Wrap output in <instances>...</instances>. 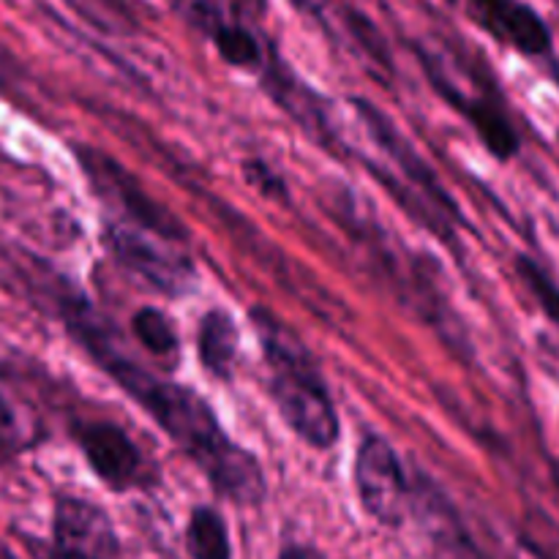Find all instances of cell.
<instances>
[{"label": "cell", "mask_w": 559, "mask_h": 559, "mask_svg": "<svg viewBox=\"0 0 559 559\" xmlns=\"http://www.w3.org/2000/svg\"><path fill=\"white\" fill-rule=\"evenodd\" d=\"M131 336L156 358H175L180 353V336L175 322L156 306H142L131 314Z\"/></svg>", "instance_id": "2e32d148"}, {"label": "cell", "mask_w": 559, "mask_h": 559, "mask_svg": "<svg viewBox=\"0 0 559 559\" xmlns=\"http://www.w3.org/2000/svg\"><path fill=\"white\" fill-rule=\"evenodd\" d=\"M0 559H14V557H11L5 549H0Z\"/></svg>", "instance_id": "7402d4cb"}, {"label": "cell", "mask_w": 559, "mask_h": 559, "mask_svg": "<svg viewBox=\"0 0 559 559\" xmlns=\"http://www.w3.org/2000/svg\"><path fill=\"white\" fill-rule=\"evenodd\" d=\"M267 3L271 0H227V11L243 25H254L267 14Z\"/></svg>", "instance_id": "ffe728a7"}, {"label": "cell", "mask_w": 559, "mask_h": 559, "mask_svg": "<svg viewBox=\"0 0 559 559\" xmlns=\"http://www.w3.org/2000/svg\"><path fill=\"white\" fill-rule=\"evenodd\" d=\"M87 25L112 36H129L140 31V16H136L131 0H66Z\"/></svg>", "instance_id": "e0dca14e"}, {"label": "cell", "mask_w": 559, "mask_h": 559, "mask_svg": "<svg viewBox=\"0 0 559 559\" xmlns=\"http://www.w3.org/2000/svg\"><path fill=\"white\" fill-rule=\"evenodd\" d=\"M205 36L211 38L218 58L227 66H235L240 71H262V66H265L267 52L260 36L251 31V25H243L235 16L224 14V9L205 27Z\"/></svg>", "instance_id": "4fadbf2b"}, {"label": "cell", "mask_w": 559, "mask_h": 559, "mask_svg": "<svg viewBox=\"0 0 559 559\" xmlns=\"http://www.w3.org/2000/svg\"><path fill=\"white\" fill-rule=\"evenodd\" d=\"M464 9L469 20L495 41L527 58H544L551 52L549 25L524 0H464Z\"/></svg>", "instance_id": "9c48e42d"}, {"label": "cell", "mask_w": 559, "mask_h": 559, "mask_svg": "<svg viewBox=\"0 0 559 559\" xmlns=\"http://www.w3.org/2000/svg\"><path fill=\"white\" fill-rule=\"evenodd\" d=\"M249 320L260 338L278 415L300 442L314 451H331L342 437V424L317 358L304 338L265 306L249 309Z\"/></svg>", "instance_id": "7a4b0ae2"}, {"label": "cell", "mask_w": 559, "mask_h": 559, "mask_svg": "<svg viewBox=\"0 0 559 559\" xmlns=\"http://www.w3.org/2000/svg\"><path fill=\"white\" fill-rule=\"evenodd\" d=\"M353 480L364 511L382 527H402L409 516L413 484L402 467V459L385 437L366 431L360 437L353 464Z\"/></svg>", "instance_id": "5b68a950"}, {"label": "cell", "mask_w": 559, "mask_h": 559, "mask_svg": "<svg viewBox=\"0 0 559 559\" xmlns=\"http://www.w3.org/2000/svg\"><path fill=\"white\" fill-rule=\"evenodd\" d=\"M420 63L426 66L429 80L435 82L437 91L451 102V107H456L459 112L469 120V126H473V131L478 134V140L484 142L486 151H489L495 158H500V162H511V158L519 153V134L516 129H513L508 112L502 109L500 98H497L491 91L469 96V93H464L462 87L453 85V82L448 80V76L442 74L429 58H424Z\"/></svg>", "instance_id": "30bf717a"}, {"label": "cell", "mask_w": 559, "mask_h": 559, "mask_svg": "<svg viewBox=\"0 0 559 559\" xmlns=\"http://www.w3.org/2000/svg\"><path fill=\"white\" fill-rule=\"evenodd\" d=\"M238 325L229 311L211 309L202 314L197 328V355L205 371L216 380L227 382L233 377L235 360H238Z\"/></svg>", "instance_id": "7c38bea8"}, {"label": "cell", "mask_w": 559, "mask_h": 559, "mask_svg": "<svg viewBox=\"0 0 559 559\" xmlns=\"http://www.w3.org/2000/svg\"><path fill=\"white\" fill-rule=\"evenodd\" d=\"M74 158L80 164L82 175H85L87 186L93 189V194L118 216V222L145 229V233L156 235V238L167 240V243H189L191 235L186 224L173 211H167L156 197L147 194L140 178L131 175L120 162H115L109 153L98 151L93 145H74Z\"/></svg>", "instance_id": "3957f363"}, {"label": "cell", "mask_w": 559, "mask_h": 559, "mask_svg": "<svg viewBox=\"0 0 559 559\" xmlns=\"http://www.w3.org/2000/svg\"><path fill=\"white\" fill-rule=\"evenodd\" d=\"M71 437L80 445L93 475L115 495L151 489L156 484V467L151 464V459L118 424L76 420L71 426Z\"/></svg>", "instance_id": "8992f818"}, {"label": "cell", "mask_w": 559, "mask_h": 559, "mask_svg": "<svg viewBox=\"0 0 559 559\" xmlns=\"http://www.w3.org/2000/svg\"><path fill=\"white\" fill-rule=\"evenodd\" d=\"M516 271L519 278L524 282V287L530 289V295L535 298V304L540 306L546 317H549L555 325H559V287L549 278V273L538 265L530 257H516Z\"/></svg>", "instance_id": "ac0fdd59"}, {"label": "cell", "mask_w": 559, "mask_h": 559, "mask_svg": "<svg viewBox=\"0 0 559 559\" xmlns=\"http://www.w3.org/2000/svg\"><path fill=\"white\" fill-rule=\"evenodd\" d=\"M0 71H3V63H0Z\"/></svg>", "instance_id": "603a6c76"}, {"label": "cell", "mask_w": 559, "mask_h": 559, "mask_svg": "<svg viewBox=\"0 0 559 559\" xmlns=\"http://www.w3.org/2000/svg\"><path fill=\"white\" fill-rule=\"evenodd\" d=\"M278 559H328L317 546L309 544H287L278 551Z\"/></svg>", "instance_id": "44dd1931"}, {"label": "cell", "mask_w": 559, "mask_h": 559, "mask_svg": "<svg viewBox=\"0 0 559 559\" xmlns=\"http://www.w3.org/2000/svg\"><path fill=\"white\" fill-rule=\"evenodd\" d=\"M44 437L41 418L27 402L0 388V464L14 462Z\"/></svg>", "instance_id": "5bb4252c"}, {"label": "cell", "mask_w": 559, "mask_h": 559, "mask_svg": "<svg viewBox=\"0 0 559 559\" xmlns=\"http://www.w3.org/2000/svg\"><path fill=\"white\" fill-rule=\"evenodd\" d=\"M47 295L52 298L63 325L96 360L98 369L107 371L118 382L120 391L129 393L162 426L164 435L197 464V469L205 475L211 489L222 500L240 508H257L265 502L267 480L260 459L224 431L213 407L200 393L186 385L158 380L136 360H131L115 342L107 320H102L74 287L55 282Z\"/></svg>", "instance_id": "6da1fadb"}, {"label": "cell", "mask_w": 559, "mask_h": 559, "mask_svg": "<svg viewBox=\"0 0 559 559\" xmlns=\"http://www.w3.org/2000/svg\"><path fill=\"white\" fill-rule=\"evenodd\" d=\"M262 87L267 91V96L278 104L287 115H293L311 136H314L320 145H325L328 151H336L338 136L331 129V120H328L325 107H322V98L311 91L309 85H304V80L293 74L287 66L282 63L276 52H267L265 66H262Z\"/></svg>", "instance_id": "8fae6325"}, {"label": "cell", "mask_w": 559, "mask_h": 559, "mask_svg": "<svg viewBox=\"0 0 559 559\" xmlns=\"http://www.w3.org/2000/svg\"><path fill=\"white\" fill-rule=\"evenodd\" d=\"M353 107L355 112L360 115V120L366 123L369 134L374 136L377 145H382V151L388 153V158L396 164L399 173L404 175V180H407L409 189H413L418 218H424L429 227L440 229V233H451L453 224L462 222V213H459L456 200H453L445 191V186L440 183L435 169L424 162V156L404 140L402 131H399L374 104L355 96Z\"/></svg>", "instance_id": "277c9868"}, {"label": "cell", "mask_w": 559, "mask_h": 559, "mask_svg": "<svg viewBox=\"0 0 559 559\" xmlns=\"http://www.w3.org/2000/svg\"><path fill=\"white\" fill-rule=\"evenodd\" d=\"M240 169H243L246 183H249L254 191H260L265 200L287 205L289 186H287V180L282 178V173H278V169H273L271 164H265L262 158H246V162L240 164Z\"/></svg>", "instance_id": "d6986e66"}, {"label": "cell", "mask_w": 559, "mask_h": 559, "mask_svg": "<svg viewBox=\"0 0 559 559\" xmlns=\"http://www.w3.org/2000/svg\"><path fill=\"white\" fill-rule=\"evenodd\" d=\"M102 243L126 271L140 276L158 293L180 295L194 282V262L180 254L175 243H167V240L156 238L145 229L109 218L104 224Z\"/></svg>", "instance_id": "52a82bcc"}, {"label": "cell", "mask_w": 559, "mask_h": 559, "mask_svg": "<svg viewBox=\"0 0 559 559\" xmlns=\"http://www.w3.org/2000/svg\"><path fill=\"white\" fill-rule=\"evenodd\" d=\"M186 551L191 559H233L227 522L211 506H197L186 524Z\"/></svg>", "instance_id": "9a60e30c"}, {"label": "cell", "mask_w": 559, "mask_h": 559, "mask_svg": "<svg viewBox=\"0 0 559 559\" xmlns=\"http://www.w3.org/2000/svg\"><path fill=\"white\" fill-rule=\"evenodd\" d=\"M55 559H120L118 530L96 502L63 495L55 500L52 513Z\"/></svg>", "instance_id": "ba28073f"}]
</instances>
